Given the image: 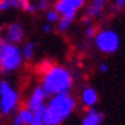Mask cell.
I'll return each mask as SVG.
<instances>
[{"instance_id": "obj_1", "label": "cell", "mask_w": 125, "mask_h": 125, "mask_svg": "<svg viewBox=\"0 0 125 125\" xmlns=\"http://www.w3.org/2000/svg\"><path fill=\"white\" fill-rule=\"evenodd\" d=\"M73 86V77L66 68L53 65L44 70L41 79V89L46 96L53 97L58 94H68Z\"/></svg>"}, {"instance_id": "obj_2", "label": "cell", "mask_w": 125, "mask_h": 125, "mask_svg": "<svg viewBox=\"0 0 125 125\" xmlns=\"http://www.w3.org/2000/svg\"><path fill=\"white\" fill-rule=\"evenodd\" d=\"M76 101L70 94H58L49 97L48 104H45L42 113V124L44 125H61L73 113Z\"/></svg>"}, {"instance_id": "obj_3", "label": "cell", "mask_w": 125, "mask_h": 125, "mask_svg": "<svg viewBox=\"0 0 125 125\" xmlns=\"http://www.w3.org/2000/svg\"><path fill=\"white\" fill-rule=\"evenodd\" d=\"M23 63L21 48L17 45L9 44L6 41H1L0 44V72L10 73L17 70Z\"/></svg>"}, {"instance_id": "obj_4", "label": "cell", "mask_w": 125, "mask_h": 125, "mask_svg": "<svg viewBox=\"0 0 125 125\" xmlns=\"http://www.w3.org/2000/svg\"><path fill=\"white\" fill-rule=\"evenodd\" d=\"M18 104V93L9 82H0V113L9 115L11 114Z\"/></svg>"}, {"instance_id": "obj_5", "label": "cell", "mask_w": 125, "mask_h": 125, "mask_svg": "<svg viewBox=\"0 0 125 125\" xmlns=\"http://www.w3.org/2000/svg\"><path fill=\"white\" fill-rule=\"evenodd\" d=\"M94 42L98 51L103 53H114L119 48V35L114 30H101L97 31Z\"/></svg>"}, {"instance_id": "obj_6", "label": "cell", "mask_w": 125, "mask_h": 125, "mask_svg": "<svg viewBox=\"0 0 125 125\" xmlns=\"http://www.w3.org/2000/svg\"><path fill=\"white\" fill-rule=\"evenodd\" d=\"M83 4H84L83 0H59L55 3L53 10L59 14L61 18H68L73 21V18L76 17V13L82 9Z\"/></svg>"}, {"instance_id": "obj_7", "label": "cell", "mask_w": 125, "mask_h": 125, "mask_svg": "<svg viewBox=\"0 0 125 125\" xmlns=\"http://www.w3.org/2000/svg\"><path fill=\"white\" fill-rule=\"evenodd\" d=\"M46 97H48V96L44 93V90L41 89L40 86H38V87H35L34 90H32V93H31L30 98H28L27 108H28L30 111H32V113L38 111V110H41V108H44V107H45Z\"/></svg>"}, {"instance_id": "obj_8", "label": "cell", "mask_w": 125, "mask_h": 125, "mask_svg": "<svg viewBox=\"0 0 125 125\" xmlns=\"http://www.w3.org/2000/svg\"><path fill=\"white\" fill-rule=\"evenodd\" d=\"M24 38V28L20 23H11L6 30V42L17 45Z\"/></svg>"}, {"instance_id": "obj_9", "label": "cell", "mask_w": 125, "mask_h": 125, "mask_svg": "<svg viewBox=\"0 0 125 125\" xmlns=\"http://www.w3.org/2000/svg\"><path fill=\"white\" fill-rule=\"evenodd\" d=\"M80 100H82V104L84 107L93 108V105H96L97 101H98V94L93 87H84L83 91H82Z\"/></svg>"}, {"instance_id": "obj_10", "label": "cell", "mask_w": 125, "mask_h": 125, "mask_svg": "<svg viewBox=\"0 0 125 125\" xmlns=\"http://www.w3.org/2000/svg\"><path fill=\"white\" fill-rule=\"evenodd\" d=\"M34 118V113L30 111L28 108H21L20 111H17L16 117L13 118V125H31Z\"/></svg>"}, {"instance_id": "obj_11", "label": "cell", "mask_w": 125, "mask_h": 125, "mask_svg": "<svg viewBox=\"0 0 125 125\" xmlns=\"http://www.w3.org/2000/svg\"><path fill=\"white\" fill-rule=\"evenodd\" d=\"M103 118H104V115L101 113L96 111L94 108H89L87 114L82 121V125H100L103 122Z\"/></svg>"}, {"instance_id": "obj_12", "label": "cell", "mask_w": 125, "mask_h": 125, "mask_svg": "<svg viewBox=\"0 0 125 125\" xmlns=\"http://www.w3.org/2000/svg\"><path fill=\"white\" fill-rule=\"evenodd\" d=\"M103 9H104V0H94V1H91L90 4H89L84 16L91 20L93 17H97L103 11Z\"/></svg>"}, {"instance_id": "obj_13", "label": "cell", "mask_w": 125, "mask_h": 125, "mask_svg": "<svg viewBox=\"0 0 125 125\" xmlns=\"http://www.w3.org/2000/svg\"><path fill=\"white\" fill-rule=\"evenodd\" d=\"M34 49H35V45L34 42H25L24 46L21 48V55H23V61H30V59H32L34 56Z\"/></svg>"}, {"instance_id": "obj_14", "label": "cell", "mask_w": 125, "mask_h": 125, "mask_svg": "<svg viewBox=\"0 0 125 125\" xmlns=\"http://www.w3.org/2000/svg\"><path fill=\"white\" fill-rule=\"evenodd\" d=\"M72 24V20H68V18H59V21L56 23V30L59 32H63L70 27Z\"/></svg>"}, {"instance_id": "obj_15", "label": "cell", "mask_w": 125, "mask_h": 125, "mask_svg": "<svg viewBox=\"0 0 125 125\" xmlns=\"http://www.w3.org/2000/svg\"><path fill=\"white\" fill-rule=\"evenodd\" d=\"M59 14H58L53 9H51V10H48L46 11V20H48V23H58L59 21Z\"/></svg>"}, {"instance_id": "obj_16", "label": "cell", "mask_w": 125, "mask_h": 125, "mask_svg": "<svg viewBox=\"0 0 125 125\" xmlns=\"http://www.w3.org/2000/svg\"><path fill=\"white\" fill-rule=\"evenodd\" d=\"M44 108H41V110H38V111L34 113V118H32L31 125H44L42 124V113H44Z\"/></svg>"}, {"instance_id": "obj_17", "label": "cell", "mask_w": 125, "mask_h": 125, "mask_svg": "<svg viewBox=\"0 0 125 125\" xmlns=\"http://www.w3.org/2000/svg\"><path fill=\"white\" fill-rule=\"evenodd\" d=\"M10 7H11L10 0H1V1H0V11H6Z\"/></svg>"}, {"instance_id": "obj_18", "label": "cell", "mask_w": 125, "mask_h": 125, "mask_svg": "<svg viewBox=\"0 0 125 125\" xmlns=\"http://www.w3.org/2000/svg\"><path fill=\"white\" fill-rule=\"evenodd\" d=\"M97 34L96 28H93V27H87L86 28V37H89V38H94Z\"/></svg>"}, {"instance_id": "obj_19", "label": "cell", "mask_w": 125, "mask_h": 125, "mask_svg": "<svg viewBox=\"0 0 125 125\" xmlns=\"http://www.w3.org/2000/svg\"><path fill=\"white\" fill-rule=\"evenodd\" d=\"M35 10H37V6L28 1V3H27V7H25V11H28V13H34Z\"/></svg>"}, {"instance_id": "obj_20", "label": "cell", "mask_w": 125, "mask_h": 125, "mask_svg": "<svg viewBox=\"0 0 125 125\" xmlns=\"http://www.w3.org/2000/svg\"><path fill=\"white\" fill-rule=\"evenodd\" d=\"M114 7H115L117 10L124 9V7H125V0H117V1H115V4H114Z\"/></svg>"}, {"instance_id": "obj_21", "label": "cell", "mask_w": 125, "mask_h": 125, "mask_svg": "<svg viewBox=\"0 0 125 125\" xmlns=\"http://www.w3.org/2000/svg\"><path fill=\"white\" fill-rule=\"evenodd\" d=\"M37 7H38L40 10H46V11H48V1H45V0H44V1H40Z\"/></svg>"}, {"instance_id": "obj_22", "label": "cell", "mask_w": 125, "mask_h": 125, "mask_svg": "<svg viewBox=\"0 0 125 125\" xmlns=\"http://www.w3.org/2000/svg\"><path fill=\"white\" fill-rule=\"evenodd\" d=\"M98 70H100V72H107L108 70V65H105V63H100V65H98Z\"/></svg>"}, {"instance_id": "obj_23", "label": "cell", "mask_w": 125, "mask_h": 125, "mask_svg": "<svg viewBox=\"0 0 125 125\" xmlns=\"http://www.w3.org/2000/svg\"><path fill=\"white\" fill-rule=\"evenodd\" d=\"M44 32H46V34H49V32H51L52 31V27H51V24H45V25H44Z\"/></svg>"}, {"instance_id": "obj_24", "label": "cell", "mask_w": 125, "mask_h": 125, "mask_svg": "<svg viewBox=\"0 0 125 125\" xmlns=\"http://www.w3.org/2000/svg\"><path fill=\"white\" fill-rule=\"evenodd\" d=\"M82 23H83V24L86 25V27H87V25L90 24V18H89V17H86V16H84V17L82 18Z\"/></svg>"}, {"instance_id": "obj_25", "label": "cell", "mask_w": 125, "mask_h": 125, "mask_svg": "<svg viewBox=\"0 0 125 125\" xmlns=\"http://www.w3.org/2000/svg\"><path fill=\"white\" fill-rule=\"evenodd\" d=\"M3 30H1V24H0V44H1V41H3Z\"/></svg>"}]
</instances>
